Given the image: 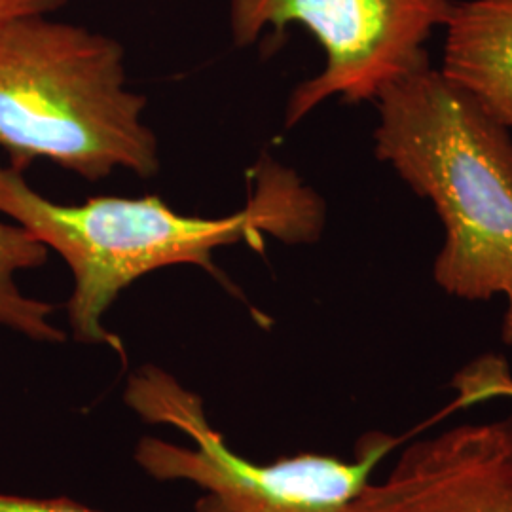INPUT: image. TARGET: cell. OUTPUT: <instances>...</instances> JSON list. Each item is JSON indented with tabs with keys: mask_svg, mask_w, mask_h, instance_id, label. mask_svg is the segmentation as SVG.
<instances>
[{
	"mask_svg": "<svg viewBox=\"0 0 512 512\" xmlns=\"http://www.w3.org/2000/svg\"><path fill=\"white\" fill-rule=\"evenodd\" d=\"M253 181L243 209L207 219L183 215L158 196L52 202L23 173L0 164V215L69 266L74 287L67 310L74 340L107 346L124 357L120 338L105 327V315L143 275L192 264L236 291L215 266V249L247 243L260 251L266 238L310 243L321 236L325 203L294 171L266 156L253 169Z\"/></svg>",
	"mask_w": 512,
	"mask_h": 512,
	"instance_id": "cell-1",
	"label": "cell"
},
{
	"mask_svg": "<svg viewBox=\"0 0 512 512\" xmlns=\"http://www.w3.org/2000/svg\"><path fill=\"white\" fill-rule=\"evenodd\" d=\"M374 154L433 203L444 245L440 289L467 302L503 296L501 340L512 346V139L471 93L440 69L389 84L374 101Z\"/></svg>",
	"mask_w": 512,
	"mask_h": 512,
	"instance_id": "cell-2",
	"label": "cell"
},
{
	"mask_svg": "<svg viewBox=\"0 0 512 512\" xmlns=\"http://www.w3.org/2000/svg\"><path fill=\"white\" fill-rule=\"evenodd\" d=\"M116 38L50 14L0 23V150L25 173L46 160L86 181L116 169L150 179L158 139L143 122L147 99L126 88Z\"/></svg>",
	"mask_w": 512,
	"mask_h": 512,
	"instance_id": "cell-3",
	"label": "cell"
},
{
	"mask_svg": "<svg viewBox=\"0 0 512 512\" xmlns=\"http://www.w3.org/2000/svg\"><path fill=\"white\" fill-rule=\"evenodd\" d=\"M124 399L141 420L171 425L194 442L139 440L135 461L141 469L160 482H192L230 512H346L374 469L401 442L370 433L359 440L353 461L300 454L258 465L228 448L207 418L202 397L160 366L137 368Z\"/></svg>",
	"mask_w": 512,
	"mask_h": 512,
	"instance_id": "cell-4",
	"label": "cell"
},
{
	"mask_svg": "<svg viewBox=\"0 0 512 512\" xmlns=\"http://www.w3.org/2000/svg\"><path fill=\"white\" fill-rule=\"evenodd\" d=\"M454 0H230V29L238 46L272 31L281 44L291 25L308 29L325 67L294 88L285 128L300 124L330 97L348 105L376 101L385 88L431 67L427 40L444 27Z\"/></svg>",
	"mask_w": 512,
	"mask_h": 512,
	"instance_id": "cell-5",
	"label": "cell"
},
{
	"mask_svg": "<svg viewBox=\"0 0 512 512\" xmlns=\"http://www.w3.org/2000/svg\"><path fill=\"white\" fill-rule=\"evenodd\" d=\"M346 512H512V416L414 440Z\"/></svg>",
	"mask_w": 512,
	"mask_h": 512,
	"instance_id": "cell-6",
	"label": "cell"
},
{
	"mask_svg": "<svg viewBox=\"0 0 512 512\" xmlns=\"http://www.w3.org/2000/svg\"><path fill=\"white\" fill-rule=\"evenodd\" d=\"M444 31L440 73L512 129V0H454Z\"/></svg>",
	"mask_w": 512,
	"mask_h": 512,
	"instance_id": "cell-7",
	"label": "cell"
},
{
	"mask_svg": "<svg viewBox=\"0 0 512 512\" xmlns=\"http://www.w3.org/2000/svg\"><path fill=\"white\" fill-rule=\"evenodd\" d=\"M48 247L16 222L0 220V327L35 342L61 344L67 334L52 323L55 306L21 293L18 274L42 268Z\"/></svg>",
	"mask_w": 512,
	"mask_h": 512,
	"instance_id": "cell-8",
	"label": "cell"
},
{
	"mask_svg": "<svg viewBox=\"0 0 512 512\" xmlns=\"http://www.w3.org/2000/svg\"><path fill=\"white\" fill-rule=\"evenodd\" d=\"M0 512H101L93 511L67 497L35 499L21 495L0 494Z\"/></svg>",
	"mask_w": 512,
	"mask_h": 512,
	"instance_id": "cell-9",
	"label": "cell"
},
{
	"mask_svg": "<svg viewBox=\"0 0 512 512\" xmlns=\"http://www.w3.org/2000/svg\"><path fill=\"white\" fill-rule=\"evenodd\" d=\"M67 0H0V23L31 14H54Z\"/></svg>",
	"mask_w": 512,
	"mask_h": 512,
	"instance_id": "cell-10",
	"label": "cell"
},
{
	"mask_svg": "<svg viewBox=\"0 0 512 512\" xmlns=\"http://www.w3.org/2000/svg\"><path fill=\"white\" fill-rule=\"evenodd\" d=\"M196 512H230L220 501H217L213 495H203L202 499L196 503Z\"/></svg>",
	"mask_w": 512,
	"mask_h": 512,
	"instance_id": "cell-11",
	"label": "cell"
}]
</instances>
